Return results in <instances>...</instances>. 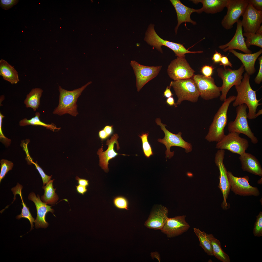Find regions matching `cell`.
Returning a JSON list of instances; mask_svg holds the SVG:
<instances>
[{
  "label": "cell",
  "instance_id": "cell-1",
  "mask_svg": "<svg viewBox=\"0 0 262 262\" xmlns=\"http://www.w3.org/2000/svg\"><path fill=\"white\" fill-rule=\"evenodd\" d=\"M250 76L246 72L241 83L235 86L237 95L233 104L234 107L243 104L246 105L249 110L247 118L252 119L256 118L255 115L257 107L262 104L259 103L261 99L258 100L256 91L253 90L250 83Z\"/></svg>",
  "mask_w": 262,
  "mask_h": 262
},
{
  "label": "cell",
  "instance_id": "cell-2",
  "mask_svg": "<svg viewBox=\"0 0 262 262\" xmlns=\"http://www.w3.org/2000/svg\"><path fill=\"white\" fill-rule=\"evenodd\" d=\"M236 97L232 95L226 98L215 114L205 138L209 142H217L225 135L224 128L227 123L228 108L230 104L235 100Z\"/></svg>",
  "mask_w": 262,
  "mask_h": 262
},
{
  "label": "cell",
  "instance_id": "cell-3",
  "mask_svg": "<svg viewBox=\"0 0 262 262\" xmlns=\"http://www.w3.org/2000/svg\"><path fill=\"white\" fill-rule=\"evenodd\" d=\"M91 83L90 81L81 87L71 91L65 90L59 86L58 105L54 110L53 114L60 116L67 114L76 116L78 114L76 104L78 98L85 88Z\"/></svg>",
  "mask_w": 262,
  "mask_h": 262
},
{
  "label": "cell",
  "instance_id": "cell-4",
  "mask_svg": "<svg viewBox=\"0 0 262 262\" xmlns=\"http://www.w3.org/2000/svg\"><path fill=\"white\" fill-rule=\"evenodd\" d=\"M144 40L149 44L162 53V46H166L172 50L177 57L185 58L187 53H200L202 51H191L187 49L182 44L164 40L160 38L156 33L153 24L148 26L146 32Z\"/></svg>",
  "mask_w": 262,
  "mask_h": 262
},
{
  "label": "cell",
  "instance_id": "cell-5",
  "mask_svg": "<svg viewBox=\"0 0 262 262\" xmlns=\"http://www.w3.org/2000/svg\"><path fill=\"white\" fill-rule=\"evenodd\" d=\"M169 86L173 88L178 99L176 105H180L184 100L195 103L200 96L197 86L191 78L171 81Z\"/></svg>",
  "mask_w": 262,
  "mask_h": 262
},
{
  "label": "cell",
  "instance_id": "cell-6",
  "mask_svg": "<svg viewBox=\"0 0 262 262\" xmlns=\"http://www.w3.org/2000/svg\"><path fill=\"white\" fill-rule=\"evenodd\" d=\"M156 122L157 125H159L161 129L164 133L165 136L163 139H159L157 141L164 144L166 147L165 158L170 159L174 155V152H171L170 148L172 146L180 147L185 149V152L188 153L192 151V147L191 144L185 141L181 137L182 133L179 132L177 134H175L170 132L165 128L166 125L163 123L160 118L156 120Z\"/></svg>",
  "mask_w": 262,
  "mask_h": 262
},
{
  "label": "cell",
  "instance_id": "cell-7",
  "mask_svg": "<svg viewBox=\"0 0 262 262\" xmlns=\"http://www.w3.org/2000/svg\"><path fill=\"white\" fill-rule=\"evenodd\" d=\"M247 107L245 104L237 106L236 118L234 121L229 123L228 129L229 132H235L245 135L250 139L252 143L256 144L258 143V140L249 125L246 112Z\"/></svg>",
  "mask_w": 262,
  "mask_h": 262
},
{
  "label": "cell",
  "instance_id": "cell-8",
  "mask_svg": "<svg viewBox=\"0 0 262 262\" xmlns=\"http://www.w3.org/2000/svg\"><path fill=\"white\" fill-rule=\"evenodd\" d=\"M244 70L245 68L243 65L239 69L236 70L229 68H218L217 72L218 76L222 81V85L220 87L221 94L220 96V99L221 101H224L226 99L227 93L232 86L241 83Z\"/></svg>",
  "mask_w": 262,
  "mask_h": 262
},
{
  "label": "cell",
  "instance_id": "cell-9",
  "mask_svg": "<svg viewBox=\"0 0 262 262\" xmlns=\"http://www.w3.org/2000/svg\"><path fill=\"white\" fill-rule=\"evenodd\" d=\"M239 134L236 132H229L217 142L216 148L227 150L239 155L245 153L249 147L248 141L246 139L240 137Z\"/></svg>",
  "mask_w": 262,
  "mask_h": 262
},
{
  "label": "cell",
  "instance_id": "cell-10",
  "mask_svg": "<svg viewBox=\"0 0 262 262\" xmlns=\"http://www.w3.org/2000/svg\"><path fill=\"white\" fill-rule=\"evenodd\" d=\"M248 4V0H228L227 13L221 22L222 26L226 30L232 28L242 16Z\"/></svg>",
  "mask_w": 262,
  "mask_h": 262
},
{
  "label": "cell",
  "instance_id": "cell-11",
  "mask_svg": "<svg viewBox=\"0 0 262 262\" xmlns=\"http://www.w3.org/2000/svg\"><path fill=\"white\" fill-rule=\"evenodd\" d=\"M193 77L200 96L203 99L210 100L220 96L221 87L215 85L213 78L207 77L200 74L195 75Z\"/></svg>",
  "mask_w": 262,
  "mask_h": 262
},
{
  "label": "cell",
  "instance_id": "cell-12",
  "mask_svg": "<svg viewBox=\"0 0 262 262\" xmlns=\"http://www.w3.org/2000/svg\"><path fill=\"white\" fill-rule=\"evenodd\" d=\"M225 154L224 150H218L215 154L214 162L220 172L219 183L218 187L221 192L223 199L221 206L223 209L226 210L228 206L227 199L230 191V187L227 176V171L223 162Z\"/></svg>",
  "mask_w": 262,
  "mask_h": 262
},
{
  "label": "cell",
  "instance_id": "cell-13",
  "mask_svg": "<svg viewBox=\"0 0 262 262\" xmlns=\"http://www.w3.org/2000/svg\"><path fill=\"white\" fill-rule=\"evenodd\" d=\"M130 65L133 70L136 81V86L138 91L149 81L156 77L161 69V66H148L139 64L135 60H132Z\"/></svg>",
  "mask_w": 262,
  "mask_h": 262
},
{
  "label": "cell",
  "instance_id": "cell-14",
  "mask_svg": "<svg viewBox=\"0 0 262 262\" xmlns=\"http://www.w3.org/2000/svg\"><path fill=\"white\" fill-rule=\"evenodd\" d=\"M227 175L231 190L236 195L243 196H257L260 192L257 188L251 186L249 183L248 176L237 177L230 172L227 171Z\"/></svg>",
  "mask_w": 262,
  "mask_h": 262
},
{
  "label": "cell",
  "instance_id": "cell-15",
  "mask_svg": "<svg viewBox=\"0 0 262 262\" xmlns=\"http://www.w3.org/2000/svg\"><path fill=\"white\" fill-rule=\"evenodd\" d=\"M195 72L185 58L178 57L171 61L167 69L168 74L174 81L191 78Z\"/></svg>",
  "mask_w": 262,
  "mask_h": 262
},
{
  "label": "cell",
  "instance_id": "cell-16",
  "mask_svg": "<svg viewBox=\"0 0 262 262\" xmlns=\"http://www.w3.org/2000/svg\"><path fill=\"white\" fill-rule=\"evenodd\" d=\"M242 16L241 23L244 32L255 33L262 22V11L256 10L249 2Z\"/></svg>",
  "mask_w": 262,
  "mask_h": 262
},
{
  "label": "cell",
  "instance_id": "cell-17",
  "mask_svg": "<svg viewBox=\"0 0 262 262\" xmlns=\"http://www.w3.org/2000/svg\"><path fill=\"white\" fill-rule=\"evenodd\" d=\"M185 215L168 218L162 231L168 237H175L187 231L190 227L185 220Z\"/></svg>",
  "mask_w": 262,
  "mask_h": 262
},
{
  "label": "cell",
  "instance_id": "cell-18",
  "mask_svg": "<svg viewBox=\"0 0 262 262\" xmlns=\"http://www.w3.org/2000/svg\"><path fill=\"white\" fill-rule=\"evenodd\" d=\"M118 137L117 134H113L111 139H108L106 141V145L108 146V148L105 151H103L102 146L101 148L99 149L97 152L99 159V165L106 172H108L109 171L108 167L109 161L115 158L118 154H120L116 152L114 149V145L115 144H116L117 150H118L120 148L117 141Z\"/></svg>",
  "mask_w": 262,
  "mask_h": 262
},
{
  "label": "cell",
  "instance_id": "cell-19",
  "mask_svg": "<svg viewBox=\"0 0 262 262\" xmlns=\"http://www.w3.org/2000/svg\"><path fill=\"white\" fill-rule=\"evenodd\" d=\"M29 199L33 201L36 206L37 216L35 221V226L36 228H46L48 226V223L46 221L45 217L46 214L49 212L52 213L54 215V210L51 206L48 205L42 202L40 198L39 195L37 196L35 194L32 192L29 194Z\"/></svg>",
  "mask_w": 262,
  "mask_h": 262
},
{
  "label": "cell",
  "instance_id": "cell-20",
  "mask_svg": "<svg viewBox=\"0 0 262 262\" xmlns=\"http://www.w3.org/2000/svg\"><path fill=\"white\" fill-rule=\"evenodd\" d=\"M237 27L235 34L231 40L228 43L220 46L219 48L226 52L230 49L240 50L246 54L252 53V52L246 47L243 35L241 20L237 22Z\"/></svg>",
  "mask_w": 262,
  "mask_h": 262
},
{
  "label": "cell",
  "instance_id": "cell-21",
  "mask_svg": "<svg viewBox=\"0 0 262 262\" xmlns=\"http://www.w3.org/2000/svg\"><path fill=\"white\" fill-rule=\"evenodd\" d=\"M174 6L176 12L178 23L175 30L177 34L178 29L180 25L182 23L187 22H190L193 25L196 23L192 20L190 18L191 14L195 12L198 13L199 9H195L188 7L183 4L179 0H170Z\"/></svg>",
  "mask_w": 262,
  "mask_h": 262
},
{
  "label": "cell",
  "instance_id": "cell-22",
  "mask_svg": "<svg viewBox=\"0 0 262 262\" xmlns=\"http://www.w3.org/2000/svg\"><path fill=\"white\" fill-rule=\"evenodd\" d=\"M168 212L166 207H159L151 213L146 222L145 225L149 228L161 230L168 218Z\"/></svg>",
  "mask_w": 262,
  "mask_h": 262
},
{
  "label": "cell",
  "instance_id": "cell-23",
  "mask_svg": "<svg viewBox=\"0 0 262 262\" xmlns=\"http://www.w3.org/2000/svg\"><path fill=\"white\" fill-rule=\"evenodd\" d=\"M239 158L241 163V168L244 171L262 176V168L255 156L245 152L240 155Z\"/></svg>",
  "mask_w": 262,
  "mask_h": 262
},
{
  "label": "cell",
  "instance_id": "cell-24",
  "mask_svg": "<svg viewBox=\"0 0 262 262\" xmlns=\"http://www.w3.org/2000/svg\"><path fill=\"white\" fill-rule=\"evenodd\" d=\"M229 51L233 53L241 62L246 73L250 75L256 72L255 65L259 57L262 53V49L254 53L243 54L238 52L234 49H230Z\"/></svg>",
  "mask_w": 262,
  "mask_h": 262
},
{
  "label": "cell",
  "instance_id": "cell-25",
  "mask_svg": "<svg viewBox=\"0 0 262 262\" xmlns=\"http://www.w3.org/2000/svg\"><path fill=\"white\" fill-rule=\"evenodd\" d=\"M197 4L199 2L203 4L202 7L199 9L198 13L203 12L206 13L215 14L222 11L226 7L228 0H191Z\"/></svg>",
  "mask_w": 262,
  "mask_h": 262
},
{
  "label": "cell",
  "instance_id": "cell-26",
  "mask_svg": "<svg viewBox=\"0 0 262 262\" xmlns=\"http://www.w3.org/2000/svg\"><path fill=\"white\" fill-rule=\"evenodd\" d=\"M0 75L12 84H16L19 81L18 72L15 69L2 59L0 60Z\"/></svg>",
  "mask_w": 262,
  "mask_h": 262
},
{
  "label": "cell",
  "instance_id": "cell-27",
  "mask_svg": "<svg viewBox=\"0 0 262 262\" xmlns=\"http://www.w3.org/2000/svg\"><path fill=\"white\" fill-rule=\"evenodd\" d=\"M207 235L212 245L213 255L222 262H230L229 257L223 250L219 240L215 238L212 234H207Z\"/></svg>",
  "mask_w": 262,
  "mask_h": 262
},
{
  "label": "cell",
  "instance_id": "cell-28",
  "mask_svg": "<svg viewBox=\"0 0 262 262\" xmlns=\"http://www.w3.org/2000/svg\"><path fill=\"white\" fill-rule=\"evenodd\" d=\"M43 90L40 88L32 89L27 95L24 103L27 108L31 107L34 111L37 109L40 104V98Z\"/></svg>",
  "mask_w": 262,
  "mask_h": 262
},
{
  "label": "cell",
  "instance_id": "cell-29",
  "mask_svg": "<svg viewBox=\"0 0 262 262\" xmlns=\"http://www.w3.org/2000/svg\"><path fill=\"white\" fill-rule=\"evenodd\" d=\"M54 180H51L45 186L42 187V188L44 190V193L41 196V199L43 202L47 204H54L58 199V197L55 193L56 189L53 188V183Z\"/></svg>",
  "mask_w": 262,
  "mask_h": 262
},
{
  "label": "cell",
  "instance_id": "cell-30",
  "mask_svg": "<svg viewBox=\"0 0 262 262\" xmlns=\"http://www.w3.org/2000/svg\"><path fill=\"white\" fill-rule=\"evenodd\" d=\"M193 230L199 239L200 246L208 255L213 256L212 245L207 236V234L198 228H194Z\"/></svg>",
  "mask_w": 262,
  "mask_h": 262
},
{
  "label": "cell",
  "instance_id": "cell-31",
  "mask_svg": "<svg viewBox=\"0 0 262 262\" xmlns=\"http://www.w3.org/2000/svg\"><path fill=\"white\" fill-rule=\"evenodd\" d=\"M40 114L39 112H36L35 113L34 117L31 119L28 120L25 118L20 120L19 122V125L20 126H24L31 125H40L46 127L53 131L55 130H59L60 128L57 127L53 124H47L41 121L39 118Z\"/></svg>",
  "mask_w": 262,
  "mask_h": 262
},
{
  "label": "cell",
  "instance_id": "cell-32",
  "mask_svg": "<svg viewBox=\"0 0 262 262\" xmlns=\"http://www.w3.org/2000/svg\"><path fill=\"white\" fill-rule=\"evenodd\" d=\"M246 38L245 43L248 48L251 45H254L262 48V34L246 33H243Z\"/></svg>",
  "mask_w": 262,
  "mask_h": 262
},
{
  "label": "cell",
  "instance_id": "cell-33",
  "mask_svg": "<svg viewBox=\"0 0 262 262\" xmlns=\"http://www.w3.org/2000/svg\"><path fill=\"white\" fill-rule=\"evenodd\" d=\"M148 132L142 133L139 136L141 139L142 144L143 151L145 156L147 158L153 155L151 147L148 140Z\"/></svg>",
  "mask_w": 262,
  "mask_h": 262
},
{
  "label": "cell",
  "instance_id": "cell-34",
  "mask_svg": "<svg viewBox=\"0 0 262 262\" xmlns=\"http://www.w3.org/2000/svg\"><path fill=\"white\" fill-rule=\"evenodd\" d=\"M0 183L5 177L6 175L10 170H12L13 164L11 161L4 159L0 160Z\"/></svg>",
  "mask_w": 262,
  "mask_h": 262
},
{
  "label": "cell",
  "instance_id": "cell-35",
  "mask_svg": "<svg viewBox=\"0 0 262 262\" xmlns=\"http://www.w3.org/2000/svg\"><path fill=\"white\" fill-rule=\"evenodd\" d=\"M113 203L115 206L119 209L128 210V202L124 197L119 196L114 197Z\"/></svg>",
  "mask_w": 262,
  "mask_h": 262
},
{
  "label": "cell",
  "instance_id": "cell-36",
  "mask_svg": "<svg viewBox=\"0 0 262 262\" xmlns=\"http://www.w3.org/2000/svg\"><path fill=\"white\" fill-rule=\"evenodd\" d=\"M256 217L253 229V234L255 237H260L262 236V212H260Z\"/></svg>",
  "mask_w": 262,
  "mask_h": 262
},
{
  "label": "cell",
  "instance_id": "cell-37",
  "mask_svg": "<svg viewBox=\"0 0 262 262\" xmlns=\"http://www.w3.org/2000/svg\"><path fill=\"white\" fill-rule=\"evenodd\" d=\"M31 162L33 164L35 167L36 168L37 170L40 174L43 181V186H45L49 181H50L51 178L52 176V175L49 176L46 175L42 170V169L40 167L37 163V162L35 163L33 161L31 160H30Z\"/></svg>",
  "mask_w": 262,
  "mask_h": 262
},
{
  "label": "cell",
  "instance_id": "cell-38",
  "mask_svg": "<svg viewBox=\"0 0 262 262\" xmlns=\"http://www.w3.org/2000/svg\"><path fill=\"white\" fill-rule=\"evenodd\" d=\"M5 116L0 113V141L6 146H8L11 143V140L6 137L4 135L2 128L3 119Z\"/></svg>",
  "mask_w": 262,
  "mask_h": 262
},
{
  "label": "cell",
  "instance_id": "cell-39",
  "mask_svg": "<svg viewBox=\"0 0 262 262\" xmlns=\"http://www.w3.org/2000/svg\"><path fill=\"white\" fill-rule=\"evenodd\" d=\"M18 1L19 0H1L0 6L3 9L8 10L17 4Z\"/></svg>",
  "mask_w": 262,
  "mask_h": 262
},
{
  "label": "cell",
  "instance_id": "cell-40",
  "mask_svg": "<svg viewBox=\"0 0 262 262\" xmlns=\"http://www.w3.org/2000/svg\"><path fill=\"white\" fill-rule=\"evenodd\" d=\"M258 59L259 61V68L254 81L256 84H259L262 81V56L259 57Z\"/></svg>",
  "mask_w": 262,
  "mask_h": 262
},
{
  "label": "cell",
  "instance_id": "cell-41",
  "mask_svg": "<svg viewBox=\"0 0 262 262\" xmlns=\"http://www.w3.org/2000/svg\"><path fill=\"white\" fill-rule=\"evenodd\" d=\"M214 69L212 66L205 65L201 69V72L203 75L207 77H211Z\"/></svg>",
  "mask_w": 262,
  "mask_h": 262
},
{
  "label": "cell",
  "instance_id": "cell-42",
  "mask_svg": "<svg viewBox=\"0 0 262 262\" xmlns=\"http://www.w3.org/2000/svg\"><path fill=\"white\" fill-rule=\"evenodd\" d=\"M248 1L256 10L262 11V0H248Z\"/></svg>",
  "mask_w": 262,
  "mask_h": 262
},
{
  "label": "cell",
  "instance_id": "cell-43",
  "mask_svg": "<svg viewBox=\"0 0 262 262\" xmlns=\"http://www.w3.org/2000/svg\"><path fill=\"white\" fill-rule=\"evenodd\" d=\"M220 65L223 66L224 69H226V66L232 67V64L229 61L227 56L224 55H222L221 58Z\"/></svg>",
  "mask_w": 262,
  "mask_h": 262
},
{
  "label": "cell",
  "instance_id": "cell-44",
  "mask_svg": "<svg viewBox=\"0 0 262 262\" xmlns=\"http://www.w3.org/2000/svg\"><path fill=\"white\" fill-rule=\"evenodd\" d=\"M75 179L77 181L79 185L85 186L87 187L89 185V180L81 178L77 176L75 177Z\"/></svg>",
  "mask_w": 262,
  "mask_h": 262
},
{
  "label": "cell",
  "instance_id": "cell-45",
  "mask_svg": "<svg viewBox=\"0 0 262 262\" xmlns=\"http://www.w3.org/2000/svg\"><path fill=\"white\" fill-rule=\"evenodd\" d=\"M76 189L77 192L83 195L87 191V187L85 186L79 185L76 186Z\"/></svg>",
  "mask_w": 262,
  "mask_h": 262
},
{
  "label": "cell",
  "instance_id": "cell-46",
  "mask_svg": "<svg viewBox=\"0 0 262 262\" xmlns=\"http://www.w3.org/2000/svg\"><path fill=\"white\" fill-rule=\"evenodd\" d=\"M222 56V55L221 53L216 50L215 53L213 56L212 59L214 63H218L220 62Z\"/></svg>",
  "mask_w": 262,
  "mask_h": 262
},
{
  "label": "cell",
  "instance_id": "cell-47",
  "mask_svg": "<svg viewBox=\"0 0 262 262\" xmlns=\"http://www.w3.org/2000/svg\"><path fill=\"white\" fill-rule=\"evenodd\" d=\"M98 136L99 138L102 141L106 139L109 137L103 129L99 131L98 133Z\"/></svg>",
  "mask_w": 262,
  "mask_h": 262
},
{
  "label": "cell",
  "instance_id": "cell-48",
  "mask_svg": "<svg viewBox=\"0 0 262 262\" xmlns=\"http://www.w3.org/2000/svg\"><path fill=\"white\" fill-rule=\"evenodd\" d=\"M112 125H106L103 129L109 137L112 135L114 132V130Z\"/></svg>",
  "mask_w": 262,
  "mask_h": 262
},
{
  "label": "cell",
  "instance_id": "cell-49",
  "mask_svg": "<svg viewBox=\"0 0 262 262\" xmlns=\"http://www.w3.org/2000/svg\"><path fill=\"white\" fill-rule=\"evenodd\" d=\"M170 87L167 86L164 93V96L167 98L172 97L173 94L172 93L170 90Z\"/></svg>",
  "mask_w": 262,
  "mask_h": 262
},
{
  "label": "cell",
  "instance_id": "cell-50",
  "mask_svg": "<svg viewBox=\"0 0 262 262\" xmlns=\"http://www.w3.org/2000/svg\"><path fill=\"white\" fill-rule=\"evenodd\" d=\"M166 102L167 104L170 106H174L175 107H177V106L176 105L175 103L174 102V98L172 97H171L166 99Z\"/></svg>",
  "mask_w": 262,
  "mask_h": 262
},
{
  "label": "cell",
  "instance_id": "cell-51",
  "mask_svg": "<svg viewBox=\"0 0 262 262\" xmlns=\"http://www.w3.org/2000/svg\"><path fill=\"white\" fill-rule=\"evenodd\" d=\"M256 34H262V25H261L256 31L255 33Z\"/></svg>",
  "mask_w": 262,
  "mask_h": 262
},
{
  "label": "cell",
  "instance_id": "cell-52",
  "mask_svg": "<svg viewBox=\"0 0 262 262\" xmlns=\"http://www.w3.org/2000/svg\"><path fill=\"white\" fill-rule=\"evenodd\" d=\"M262 109L259 110L257 113H256L255 116L256 118L258 116L262 114Z\"/></svg>",
  "mask_w": 262,
  "mask_h": 262
}]
</instances>
